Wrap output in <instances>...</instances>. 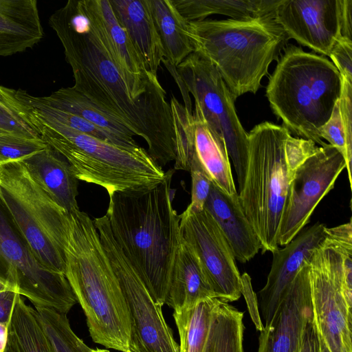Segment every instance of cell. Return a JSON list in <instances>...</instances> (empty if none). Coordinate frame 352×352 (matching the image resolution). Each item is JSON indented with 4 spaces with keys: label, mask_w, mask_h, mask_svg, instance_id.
Instances as JSON below:
<instances>
[{
    "label": "cell",
    "mask_w": 352,
    "mask_h": 352,
    "mask_svg": "<svg viewBox=\"0 0 352 352\" xmlns=\"http://www.w3.org/2000/svg\"><path fill=\"white\" fill-rule=\"evenodd\" d=\"M94 225L126 300L131 320V352H179L162 307L144 284L114 239L107 217L95 218Z\"/></svg>",
    "instance_id": "12"
},
{
    "label": "cell",
    "mask_w": 352,
    "mask_h": 352,
    "mask_svg": "<svg viewBox=\"0 0 352 352\" xmlns=\"http://www.w3.org/2000/svg\"><path fill=\"white\" fill-rule=\"evenodd\" d=\"M344 168L342 155L327 143L318 146L298 166L289 188L278 231V245H286L304 229L317 205L333 188Z\"/></svg>",
    "instance_id": "14"
},
{
    "label": "cell",
    "mask_w": 352,
    "mask_h": 352,
    "mask_svg": "<svg viewBox=\"0 0 352 352\" xmlns=\"http://www.w3.org/2000/svg\"><path fill=\"white\" fill-rule=\"evenodd\" d=\"M0 129L21 137L41 138L16 98L15 90L3 86L0 95Z\"/></svg>",
    "instance_id": "32"
},
{
    "label": "cell",
    "mask_w": 352,
    "mask_h": 352,
    "mask_svg": "<svg viewBox=\"0 0 352 352\" xmlns=\"http://www.w3.org/2000/svg\"><path fill=\"white\" fill-rule=\"evenodd\" d=\"M241 294L243 296L250 316L256 330L261 331L263 329L261 321L257 296L254 292L252 280L248 273L241 275Z\"/></svg>",
    "instance_id": "38"
},
{
    "label": "cell",
    "mask_w": 352,
    "mask_h": 352,
    "mask_svg": "<svg viewBox=\"0 0 352 352\" xmlns=\"http://www.w3.org/2000/svg\"><path fill=\"white\" fill-rule=\"evenodd\" d=\"M53 352H91L89 348L73 331L67 314L53 309L35 307Z\"/></svg>",
    "instance_id": "31"
},
{
    "label": "cell",
    "mask_w": 352,
    "mask_h": 352,
    "mask_svg": "<svg viewBox=\"0 0 352 352\" xmlns=\"http://www.w3.org/2000/svg\"><path fill=\"white\" fill-rule=\"evenodd\" d=\"M8 325L0 323V352H4L8 341Z\"/></svg>",
    "instance_id": "42"
},
{
    "label": "cell",
    "mask_w": 352,
    "mask_h": 352,
    "mask_svg": "<svg viewBox=\"0 0 352 352\" xmlns=\"http://www.w3.org/2000/svg\"><path fill=\"white\" fill-rule=\"evenodd\" d=\"M243 313L219 300L214 307L203 352H243Z\"/></svg>",
    "instance_id": "28"
},
{
    "label": "cell",
    "mask_w": 352,
    "mask_h": 352,
    "mask_svg": "<svg viewBox=\"0 0 352 352\" xmlns=\"http://www.w3.org/2000/svg\"><path fill=\"white\" fill-rule=\"evenodd\" d=\"M183 239L197 255L210 285L221 301L229 302L241 297V274L231 248L210 213L188 206L179 214Z\"/></svg>",
    "instance_id": "15"
},
{
    "label": "cell",
    "mask_w": 352,
    "mask_h": 352,
    "mask_svg": "<svg viewBox=\"0 0 352 352\" xmlns=\"http://www.w3.org/2000/svg\"><path fill=\"white\" fill-rule=\"evenodd\" d=\"M19 296L16 289L0 292V323L9 325L14 305Z\"/></svg>",
    "instance_id": "39"
},
{
    "label": "cell",
    "mask_w": 352,
    "mask_h": 352,
    "mask_svg": "<svg viewBox=\"0 0 352 352\" xmlns=\"http://www.w3.org/2000/svg\"><path fill=\"white\" fill-rule=\"evenodd\" d=\"M4 352H53L36 309L28 305L21 295L8 325Z\"/></svg>",
    "instance_id": "27"
},
{
    "label": "cell",
    "mask_w": 352,
    "mask_h": 352,
    "mask_svg": "<svg viewBox=\"0 0 352 352\" xmlns=\"http://www.w3.org/2000/svg\"><path fill=\"white\" fill-rule=\"evenodd\" d=\"M309 259L292 281L270 323L260 331L258 352H299L306 325L314 316Z\"/></svg>",
    "instance_id": "17"
},
{
    "label": "cell",
    "mask_w": 352,
    "mask_h": 352,
    "mask_svg": "<svg viewBox=\"0 0 352 352\" xmlns=\"http://www.w3.org/2000/svg\"><path fill=\"white\" fill-rule=\"evenodd\" d=\"M339 5L341 36L352 40V0H339Z\"/></svg>",
    "instance_id": "40"
},
{
    "label": "cell",
    "mask_w": 352,
    "mask_h": 352,
    "mask_svg": "<svg viewBox=\"0 0 352 352\" xmlns=\"http://www.w3.org/2000/svg\"><path fill=\"white\" fill-rule=\"evenodd\" d=\"M91 352H110L107 349H91ZM126 352H131L130 350L126 351Z\"/></svg>",
    "instance_id": "45"
},
{
    "label": "cell",
    "mask_w": 352,
    "mask_h": 352,
    "mask_svg": "<svg viewBox=\"0 0 352 352\" xmlns=\"http://www.w3.org/2000/svg\"><path fill=\"white\" fill-rule=\"evenodd\" d=\"M174 170L143 191L114 192L107 210L113 236L153 300L166 304L175 257L182 240L180 217L173 206Z\"/></svg>",
    "instance_id": "2"
},
{
    "label": "cell",
    "mask_w": 352,
    "mask_h": 352,
    "mask_svg": "<svg viewBox=\"0 0 352 352\" xmlns=\"http://www.w3.org/2000/svg\"><path fill=\"white\" fill-rule=\"evenodd\" d=\"M47 146L41 138L21 137L10 133H0V164L21 162Z\"/></svg>",
    "instance_id": "33"
},
{
    "label": "cell",
    "mask_w": 352,
    "mask_h": 352,
    "mask_svg": "<svg viewBox=\"0 0 352 352\" xmlns=\"http://www.w3.org/2000/svg\"><path fill=\"white\" fill-rule=\"evenodd\" d=\"M15 97L19 101L30 107L38 116L45 119L54 120L75 131L115 145L129 148L135 147L80 116L49 105L41 97L32 96L25 90L21 89L15 90Z\"/></svg>",
    "instance_id": "30"
},
{
    "label": "cell",
    "mask_w": 352,
    "mask_h": 352,
    "mask_svg": "<svg viewBox=\"0 0 352 352\" xmlns=\"http://www.w3.org/2000/svg\"><path fill=\"white\" fill-rule=\"evenodd\" d=\"M49 105L82 117L94 125L126 141L132 146H139L136 134L124 122L97 106L73 87L60 88L50 96L41 97Z\"/></svg>",
    "instance_id": "25"
},
{
    "label": "cell",
    "mask_w": 352,
    "mask_h": 352,
    "mask_svg": "<svg viewBox=\"0 0 352 352\" xmlns=\"http://www.w3.org/2000/svg\"><path fill=\"white\" fill-rule=\"evenodd\" d=\"M8 133V132H6V131H4L1 129H0V133Z\"/></svg>",
    "instance_id": "46"
},
{
    "label": "cell",
    "mask_w": 352,
    "mask_h": 352,
    "mask_svg": "<svg viewBox=\"0 0 352 352\" xmlns=\"http://www.w3.org/2000/svg\"><path fill=\"white\" fill-rule=\"evenodd\" d=\"M49 24L71 66L73 88L130 127L160 166L175 160L171 113L133 99L107 41L97 0H69Z\"/></svg>",
    "instance_id": "1"
},
{
    "label": "cell",
    "mask_w": 352,
    "mask_h": 352,
    "mask_svg": "<svg viewBox=\"0 0 352 352\" xmlns=\"http://www.w3.org/2000/svg\"><path fill=\"white\" fill-rule=\"evenodd\" d=\"M219 300L211 298L190 308L174 311L173 317L180 339L179 352H203L212 311Z\"/></svg>",
    "instance_id": "29"
},
{
    "label": "cell",
    "mask_w": 352,
    "mask_h": 352,
    "mask_svg": "<svg viewBox=\"0 0 352 352\" xmlns=\"http://www.w3.org/2000/svg\"><path fill=\"white\" fill-rule=\"evenodd\" d=\"M178 85L184 106L192 108L190 93L207 122L223 139L241 190L248 161V133L234 107L235 100L215 66L197 52L177 67H166Z\"/></svg>",
    "instance_id": "9"
},
{
    "label": "cell",
    "mask_w": 352,
    "mask_h": 352,
    "mask_svg": "<svg viewBox=\"0 0 352 352\" xmlns=\"http://www.w3.org/2000/svg\"><path fill=\"white\" fill-rule=\"evenodd\" d=\"M280 0H171L173 5L187 21L204 20L212 14L245 20L274 13Z\"/></svg>",
    "instance_id": "26"
},
{
    "label": "cell",
    "mask_w": 352,
    "mask_h": 352,
    "mask_svg": "<svg viewBox=\"0 0 352 352\" xmlns=\"http://www.w3.org/2000/svg\"><path fill=\"white\" fill-rule=\"evenodd\" d=\"M0 279L35 307L67 314L77 302L65 274L48 270L36 258L1 199Z\"/></svg>",
    "instance_id": "11"
},
{
    "label": "cell",
    "mask_w": 352,
    "mask_h": 352,
    "mask_svg": "<svg viewBox=\"0 0 352 352\" xmlns=\"http://www.w3.org/2000/svg\"><path fill=\"white\" fill-rule=\"evenodd\" d=\"M187 35L193 52L215 66L235 100L256 93L289 40L274 13L253 19L188 21Z\"/></svg>",
    "instance_id": "5"
},
{
    "label": "cell",
    "mask_w": 352,
    "mask_h": 352,
    "mask_svg": "<svg viewBox=\"0 0 352 352\" xmlns=\"http://www.w3.org/2000/svg\"><path fill=\"white\" fill-rule=\"evenodd\" d=\"M329 56L342 77L352 82V40L341 36Z\"/></svg>",
    "instance_id": "37"
},
{
    "label": "cell",
    "mask_w": 352,
    "mask_h": 352,
    "mask_svg": "<svg viewBox=\"0 0 352 352\" xmlns=\"http://www.w3.org/2000/svg\"><path fill=\"white\" fill-rule=\"evenodd\" d=\"M175 136L174 169L189 171L196 159L212 183L230 196L239 195L224 139L211 128L199 107H186L175 96L170 101Z\"/></svg>",
    "instance_id": "13"
},
{
    "label": "cell",
    "mask_w": 352,
    "mask_h": 352,
    "mask_svg": "<svg viewBox=\"0 0 352 352\" xmlns=\"http://www.w3.org/2000/svg\"><path fill=\"white\" fill-rule=\"evenodd\" d=\"M148 3L165 54L162 63L166 67H176L193 52L187 35L188 21L171 0H148Z\"/></svg>",
    "instance_id": "24"
},
{
    "label": "cell",
    "mask_w": 352,
    "mask_h": 352,
    "mask_svg": "<svg viewBox=\"0 0 352 352\" xmlns=\"http://www.w3.org/2000/svg\"><path fill=\"white\" fill-rule=\"evenodd\" d=\"M315 326H316V324H315ZM316 329L318 341V352H331L324 339L323 338L322 336L321 335L320 331L318 330L316 327Z\"/></svg>",
    "instance_id": "43"
},
{
    "label": "cell",
    "mask_w": 352,
    "mask_h": 352,
    "mask_svg": "<svg viewBox=\"0 0 352 352\" xmlns=\"http://www.w3.org/2000/svg\"><path fill=\"white\" fill-rule=\"evenodd\" d=\"M43 35L36 0H0V56L31 49Z\"/></svg>",
    "instance_id": "22"
},
{
    "label": "cell",
    "mask_w": 352,
    "mask_h": 352,
    "mask_svg": "<svg viewBox=\"0 0 352 352\" xmlns=\"http://www.w3.org/2000/svg\"><path fill=\"white\" fill-rule=\"evenodd\" d=\"M342 89V77L324 56L287 45L266 87L270 107L290 133L326 143L319 129L329 119Z\"/></svg>",
    "instance_id": "6"
},
{
    "label": "cell",
    "mask_w": 352,
    "mask_h": 352,
    "mask_svg": "<svg viewBox=\"0 0 352 352\" xmlns=\"http://www.w3.org/2000/svg\"><path fill=\"white\" fill-rule=\"evenodd\" d=\"M211 298L217 297L202 265L192 248L182 237L174 260L166 305L177 311Z\"/></svg>",
    "instance_id": "23"
},
{
    "label": "cell",
    "mask_w": 352,
    "mask_h": 352,
    "mask_svg": "<svg viewBox=\"0 0 352 352\" xmlns=\"http://www.w3.org/2000/svg\"><path fill=\"white\" fill-rule=\"evenodd\" d=\"M204 209L218 224L236 261L246 263L261 250L259 239L243 210L239 195L230 196L212 184Z\"/></svg>",
    "instance_id": "19"
},
{
    "label": "cell",
    "mask_w": 352,
    "mask_h": 352,
    "mask_svg": "<svg viewBox=\"0 0 352 352\" xmlns=\"http://www.w3.org/2000/svg\"><path fill=\"white\" fill-rule=\"evenodd\" d=\"M2 87H3V86H2V85H0V95H1V94Z\"/></svg>",
    "instance_id": "47"
},
{
    "label": "cell",
    "mask_w": 352,
    "mask_h": 352,
    "mask_svg": "<svg viewBox=\"0 0 352 352\" xmlns=\"http://www.w3.org/2000/svg\"><path fill=\"white\" fill-rule=\"evenodd\" d=\"M0 199L36 258L48 270L65 274L69 213L21 162L0 164Z\"/></svg>",
    "instance_id": "8"
},
{
    "label": "cell",
    "mask_w": 352,
    "mask_h": 352,
    "mask_svg": "<svg viewBox=\"0 0 352 352\" xmlns=\"http://www.w3.org/2000/svg\"><path fill=\"white\" fill-rule=\"evenodd\" d=\"M8 289H15V288L9 285L8 283H5L4 281H3L0 279V292L4 291V290H6Z\"/></svg>",
    "instance_id": "44"
},
{
    "label": "cell",
    "mask_w": 352,
    "mask_h": 352,
    "mask_svg": "<svg viewBox=\"0 0 352 352\" xmlns=\"http://www.w3.org/2000/svg\"><path fill=\"white\" fill-rule=\"evenodd\" d=\"M309 280L314 320L330 351L352 352V284L339 247L326 236L309 259Z\"/></svg>",
    "instance_id": "10"
},
{
    "label": "cell",
    "mask_w": 352,
    "mask_h": 352,
    "mask_svg": "<svg viewBox=\"0 0 352 352\" xmlns=\"http://www.w3.org/2000/svg\"><path fill=\"white\" fill-rule=\"evenodd\" d=\"M339 110L345 135L348 156V179L352 188L351 160H352V82L342 77V89L338 100Z\"/></svg>",
    "instance_id": "35"
},
{
    "label": "cell",
    "mask_w": 352,
    "mask_h": 352,
    "mask_svg": "<svg viewBox=\"0 0 352 352\" xmlns=\"http://www.w3.org/2000/svg\"><path fill=\"white\" fill-rule=\"evenodd\" d=\"M22 104L42 140L67 160L78 180L102 187L110 196L148 190L165 179L166 173L142 147L100 140L45 119Z\"/></svg>",
    "instance_id": "7"
},
{
    "label": "cell",
    "mask_w": 352,
    "mask_h": 352,
    "mask_svg": "<svg viewBox=\"0 0 352 352\" xmlns=\"http://www.w3.org/2000/svg\"><path fill=\"white\" fill-rule=\"evenodd\" d=\"M248 161L238 193L243 210L261 244L262 253L278 248V236L290 183L298 166L318 146L270 122L248 133Z\"/></svg>",
    "instance_id": "4"
},
{
    "label": "cell",
    "mask_w": 352,
    "mask_h": 352,
    "mask_svg": "<svg viewBox=\"0 0 352 352\" xmlns=\"http://www.w3.org/2000/svg\"><path fill=\"white\" fill-rule=\"evenodd\" d=\"M120 25L126 31L146 69L157 76L165 57L148 0H109Z\"/></svg>",
    "instance_id": "20"
},
{
    "label": "cell",
    "mask_w": 352,
    "mask_h": 352,
    "mask_svg": "<svg viewBox=\"0 0 352 352\" xmlns=\"http://www.w3.org/2000/svg\"><path fill=\"white\" fill-rule=\"evenodd\" d=\"M274 19L289 39L324 56L341 37L339 0H280Z\"/></svg>",
    "instance_id": "16"
},
{
    "label": "cell",
    "mask_w": 352,
    "mask_h": 352,
    "mask_svg": "<svg viewBox=\"0 0 352 352\" xmlns=\"http://www.w3.org/2000/svg\"><path fill=\"white\" fill-rule=\"evenodd\" d=\"M65 272L86 316L95 343L129 350L131 320L125 298L94 220L79 208L69 213L65 244Z\"/></svg>",
    "instance_id": "3"
},
{
    "label": "cell",
    "mask_w": 352,
    "mask_h": 352,
    "mask_svg": "<svg viewBox=\"0 0 352 352\" xmlns=\"http://www.w3.org/2000/svg\"><path fill=\"white\" fill-rule=\"evenodd\" d=\"M319 133L322 139L329 142L342 155L348 168V156L345 135L339 110L338 101L336 103L331 116L328 121L320 127Z\"/></svg>",
    "instance_id": "36"
},
{
    "label": "cell",
    "mask_w": 352,
    "mask_h": 352,
    "mask_svg": "<svg viewBox=\"0 0 352 352\" xmlns=\"http://www.w3.org/2000/svg\"><path fill=\"white\" fill-rule=\"evenodd\" d=\"M189 172L191 176V201L188 206L196 211L204 209L206 202L210 195L212 182L196 159H192Z\"/></svg>",
    "instance_id": "34"
},
{
    "label": "cell",
    "mask_w": 352,
    "mask_h": 352,
    "mask_svg": "<svg viewBox=\"0 0 352 352\" xmlns=\"http://www.w3.org/2000/svg\"><path fill=\"white\" fill-rule=\"evenodd\" d=\"M299 352H318V341L314 316L306 325Z\"/></svg>",
    "instance_id": "41"
},
{
    "label": "cell",
    "mask_w": 352,
    "mask_h": 352,
    "mask_svg": "<svg viewBox=\"0 0 352 352\" xmlns=\"http://www.w3.org/2000/svg\"><path fill=\"white\" fill-rule=\"evenodd\" d=\"M326 226L319 222L302 229L283 248L272 253L271 270L265 286L257 296L263 327L271 322L290 285L315 249L324 239Z\"/></svg>",
    "instance_id": "18"
},
{
    "label": "cell",
    "mask_w": 352,
    "mask_h": 352,
    "mask_svg": "<svg viewBox=\"0 0 352 352\" xmlns=\"http://www.w3.org/2000/svg\"><path fill=\"white\" fill-rule=\"evenodd\" d=\"M35 182L68 213L79 208L78 179L67 160L47 145L21 161Z\"/></svg>",
    "instance_id": "21"
}]
</instances>
